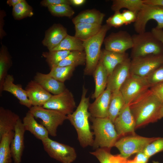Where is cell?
Wrapping results in <instances>:
<instances>
[{
  "label": "cell",
  "instance_id": "7bdbcfd3",
  "mask_svg": "<svg viewBox=\"0 0 163 163\" xmlns=\"http://www.w3.org/2000/svg\"><path fill=\"white\" fill-rule=\"evenodd\" d=\"M150 89L162 103L163 102V82L151 87Z\"/></svg>",
  "mask_w": 163,
  "mask_h": 163
},
{
  "label": "cell",
  "instance_id": "8fae6325",
  "mask_svg": "<svg viewBox=\"0 0 163 163\" xmlns=\"http://www.w3.org/2000/svg\"><path fill=\"white\" fill-rule=\"evenodd\" d=\"M150 88L144 78L130 74L120 91L126 104H129L137 97Z\"/></svg>",
  "mask_w": 163,
  "mask_h": 163
},
{
  "label": "cell",
  "instance_id": "7dc6e473",
  "mask_svg": "<svg viewBox=\"0 0 163 163\" xmlns=\"http://www.w3.org/2000/svg\"><path fill=\"white\" fill-rule=\"evenodd\" d=\"M71 5L75 6H80L84 4L85 0H69Z\"/></svg>",
  "mask_w": 163,
  "mask_h": 163
},
{
  "label": "cell",
  "instance_id": "4fadbf2b",
  "mask_svg": "<svg viewBox=\"0 0 163 163\" xmlns=\"http://www.w3.org/2000/svg\"><path fill=\"white\" fill-rule=\"evenodd\" d=\"M104 43L105 49L119 53H124L133 45L132 36L125 30L112 33L105 37Z\"/></svg>",
  "mask_w": 163,
  "mask_h": 163
},
{
  "label": "cell",
  "instance_id": "30bf717a",
  "mask_svg": "<svg viewBox=\"0 0 163 163\" xmlns=\"http://www.w3.org/2000/svg\"><path fill=\"white\" fill-rule=\"evenodd\" d=\"M42 141L44 150L51 158L62 163H72L77 158L75 149L48 137Z\"/></svg>",
  "mask_w": 163,
  "mask_h": 163
},
{
  "label": "cell",
  "instance_id": "603a6c76",
  "mask_svg": "<svg viewBox=\"0 0 163 163\" xmlns=\"http://www.w3.org/2000/svg\"><path fill=\"white\" fill-rule=\"evenodd\" d=\"M22 123L25 130L29 131L37 139L42 141L49 137L47 129L41 124L37 122L29 110L24 117Z\"/></svg>",
  "mask_w": 163,
  "mask_h": 163
},
{
  "label": "cell",
  "instance_id": "7402d4cb",
  "mask_svg": "<svg viewBox=\"0 0 163 163\" xmlns=\"http://www.w3.org/2000/svg\"><path fill=\"white\" fill-rule=\"evenodd\" d=\"M128 58V54L126 53H119L104 49L101 50L100 59L106 69L109 76L118 65Z\"/></svg>",
  "mask_w": 163,
  "mask_h": 163
},
{
  "label": "cell",
  "instance_id": "cb8c5ba5",
  "mask_svg": "<svg viewBox=\"0 0 163 163\" xmlns=\"http://www.w3.org/2000/svg\"><path fill=\"white\" fill-rule=\"evenodd\" d=\"M20 118L11 110L0 107V138L5 134L14 131L16 125Z\"/></svg>",
  "mask_w": 163,
  "mask_h": 163
},
{
  "label": "cell",
  "instance_id": "816d5d0a",
  "mask_svg": "<svg viewBox=\"0 0 163 163\" xmlns=\"http://www.w3.org/2000/svg\"><path fill=\"white\" fill-rule=\"evenodd\" d=\"M152 163H160L158 161H152Z\"/></svg>",
  "mask_w": 163,
  "mask_h": 163
},
{
  "label": "cell",
  "instance_id": "681fc988",
  "mask_svg": "<svg viewBox=\"0 0 163 163\" xmlns=\"http://www.w3.org/2000/svg\"><path fill=\"white\" fill-rule=\"evenodd\" d=\"M163 118V102L162 103L159 110L158 116V120Z\"/></svg>",
  "mask_w": 163,
  "mask_h": 163
},
{
  "label": "cell",
  "instance_id": "e575fe53",
  "mask_svg": "<svg viewBox=\"0 0 163 163\" xmlns=\"http://www.w3.org/2000/svg\"><path fill=\"white\" fill-rule=\"evenodd\" d=\"M68 50H55L43 52L42 56L46 60L50 69L57 64L65 58L71 52Z\"/></svg>",
  "mask_w": 163,
  "mask_h": 163
},
{
  "label": "cell",
  "instance_id": "484cf974",
  "mask_svg": "<svg viewBox=\"0 0 163 163\" xmlns=\"http://www.w3.org/2000/svg\"><path fill=\"white\" fill-rule=\"evenodd\" d=\"M105 14L95 9L87 10L79 13L72 19L75 25L80 23L101 25Z\"/></svg>",
  "mask_w": 163,
  "mask_h": 163
},
{
  "label": "cell",
  "instance_id": "d6a6232c",
  "mask_svg": "<svg viewBox=\"0 0 163 163\" xmlns=\"http://www.w3.org/2000/svg\"><path fill=\"white\" fill-rule=\"evenodd\" d=\"M143 4V0H113L111 8L114 12L125 8L137 14Z\"/></svg>",
  "mask_w": 163,
  "mask_h": 163
},
{
  "label": "cell",
  "instance_id": "5bb4252c",
  "mask_svg": "<svg viewBox=\"0 0 163 163\" xmlns=\"http://www.w3.org/2000/svg\"><path fill=\"white\" fill-rule=\"evenodd\" d=\"M114 124L120 137L127 134H136L135 121L129 104L125 105L116 119Z\"/></svg>",
  "mask_w": 163,
  "mask_h": 163
},
{
  "label": "cell",
  "instance_id": "ba28073f",
  "mask_svg": "<svg viewBox=\"0 0 163 163\" xmlns=\"http://www.w3.org/2000/svg\"><path fill=\"white\" fill-rule=\"evenodd\" d=\"M151 20L156 21V27L163 29V6L144 3L137 13L136 19L134 23L135 31L137 33L145 31L146 24Z\"/></svg>",
  "mask_w": 163,
  "mask_h": 163
},
{
  "label": "cell",
  "instance_id": "d4e9b609",
  "mask_svg": "<svg viewBox=\"0 0 163 163\" xmlns=\"http://www.w3.org/2000/svg\"><path fill=\"white\" fill-rule=\"evenodd\" d=\"M93 75L95 84L94 91L91 96L92 99H96L106 89L108 75L107 72L100 59Z\"/></svg>",
  "mask_w": 163,
  "mask_h": 163
},
{
  "label": "cell",
  "instance_id": "7c38bea8",
  "mask_svg": "<svg viewBox=\"0 0 163 163\" xmlns=\"http://www.w3.org/2000/svg\"><path fill=\"white\" fill-rule=\"evenodd\" d=\"M42 107L59 111L67 115L74 112L76 106L73 94L66 88L60 94L52 95Z\"/></svg>",
  "mask_w": 163,
  "mask_h": 163
},
{
  "label": "cell",
  "instance_id": "5b68a950",
  "mask_svg": "<svg viewBox=\"0 0 163 163\" xmlns=\"http://www.w3.org/2000/svg\"><path fill=\"white\" fill-rule=\"evenodd\" d=\"M132 38V59L150 54L163 53V44L151 31L134 34Z\"/></svg>",
  "mask_w": 163,
  "mask_h": 163
},
{
  "label": "cell",
  "instance_id": "52a82bcc",
  "mask_svg": "<svg viewBox=\"0 0 163 163\" xmlns=\"http://www.w3.org/2000/svg\"><path fill=\"white\" fill-rule=\"evenodd\" d=\"M29 111L35 118L41 120V124L47 129L49 135L53 137L57 136L58 127L68 120L67 115L63 113L42 106H32Z\"/></svg>",
  "mask_w": 163,
  "mask_h": 163
},
{
  "label": "cell",
  "instance_id": "b9f144b4",
  "mask_svg": "<svg viewBox=\"0 0 163 163\" xmlns=\"http://www.w3.org/2000/svg\"><path fill=\"white\" fill-rule=\"evenodd\" d=\"M121 13L125 25L134 23L136 19L137 14L132 11L124 10Z\"/></svg>",
  "mask_w": 163,
  "mask_h": 163
},
{
  "label": "cell",
  "instance_id": "ab89813d",
  "mask_svg": "<svg viewBox=\"0 0 163 163\" xmlns=\"http://www.w3.org/2000/svg\"><path fill=\"white\" fill-rule=\"evenodd\" d=\"M110 149L105 148H99L90 153L95 156L100 163H112L111 159L112 154Z\"/></svg>",
  "mask_w": 163,
  "mask_h": 163
},
{
  "label": "cell",
  "instance_id": "277c9868",
  "mask_svg": "<svg viewBox=\"0 0 163 163\" xmlns=\"http://www.w3.org/2000/svg\"><path fill=\"white\" fill-rule=\"evenodd\" d=\"M111 27L106 24L102 26L95 35L83 41L86 55L85 66L84 70L85 75H93L100 59L102 44L107 32Z\"/></svg>",
  "mask_w": 163,
  "mask_h": 163
},
{
  "label": "cell",
  "instance_id": "44dd1931",
  "mask_svg": "<svg viewBox=\"0 0 163 163\" xmlns=\"http://www.w3.org/2000/svg\"><path fill=\"white\" fill-rule=\"evenodd\" d=\"M34 80L46 91L54 95L60 94L66 88L64 83L57 80L48 73L37 72Z\"/></svg>",
  "mask_w": 163,
  "mask_h": 163
},
{
  "label": "cell",
  "instance_id": "9a60e30c",
  "mask_svg": "<svg viewBox=\"0 0 163 163\" xmlns=\"http://www.w3.org/2000/svg\"><path fill=\"white\" fill-rule=\"evenodd\" d=\"M130 61L128 58L115 68L108 76L107 89L112 92L120 91L121 86L130 74Z\"/></svg>",
  "mask_w": 163,
  "mask_h": 163
},
{
  "label": "cell",
  "instance_id": "c3c4849f",
  "mask_svg": "<svg viewBox=\"0 0 163 163\" xmlns=\"http://www.w3.org/2000/svg\"><path fill=\"white\" fill-rule=\"evenodd\" d=\"M22 0H8L7 1V3L10 6L14 7L17 4H18Z\"/></svg>",
  "mask_w": 163,
  "mask_h": 163
},
{
  "label": "cell",
  "instance_id": "f546056e",
  "mask_svg": "<svg viewBox=\"0 0 163 163\" xmlns=\"http://www.w3.org/2000/svg\"><path fill=\"white\" fill-rule=\"evenodd\" d=\"M12 65L11 57L7 48L2 45L0 51V95L2 96V87L8 72Z\"/></svg>",
  "mask_w": 163,
  "mask_h": 163
},
{
  "label": "cell",
  "instance_id": "2e32d148",
  "mask_svg": "<svg viewBox=\"0 0 163 163\" xmlns=\"http://www.w3.org/2000/svg\"><path fill=\"white\" fill-rule=\"evenodd\" d=\"M25 89L33 106H43L52 96L34 80L28 83Z\"/></svg>",
  "mask_w": 163,
  "mask_h": 163
},
{
  "label": "cell",
  "instance_id": "d6986e66",
  "mask_svg": "<svg viewBox=\"0 0 163 163\" xmlns=\"http://www.w3.org/2000/svg\"><path fill=\"white\" fill-rule=\"evenodd\" d=\"M66 29L61 24H54L45 32V37L42 41L49 51L57 46L68 35Z\"/></svg>",
  "mask_w": 163,
  "mask_h": 163
},
{
  "label": "cell",
  "instance_id": "8d00e7d4",
  "mask_svg": "<svg viewBox=\"0 0 163 163\" xmlns=\"http://www.w3.org/2000/svg\"><path fill=\"white\" fill-rule=\"evenodd\" d=\"M49 11L53 16L71 18L75 14L74 11L68 4H60L51 5L47 7Z\"/></svg>",
  "mask_w": 163,
  "mask_h": 163
},
{
  "label": "cell",
  "instance_id": "f35d334b",
  "mask_svg": "<svg viewBox=\"0 0 163 163\" xmlns=\"http://www.w3.org/2000/svg\"><path fill=\"white\" fill-rule=\"evenodd\" d=\"M144 78L150 88L163 82V65Z\"/></svg>",
  "mask_w": 163,
  "mask_h": 163
},
{
  "label": "cell",
  "instance_id": "f1b7e54d",
  "mask_svg": "<svg viewBox=\"0 0 163 163\" xmlns=\"http://www.w3.org/2000/svg\"><path fill=\"white\" fill-rule=\"evenodd\" d=\"M14 133V131H11L5 134L0 138V163L12 162L11 144Z\"/></svg>",
  "mask_w": 163,
  "mask_h": 163
},
{
  "label": "cell",
  "instance_id": "4316f807",
  "mask_svg": "<svg viewBox=\"0 0 163 163\" xmlns=\"http://www.w3.org/2000/svg\"><path fill=\"white\" fill-rule=\"evenodd\" d=\"M126 104L120 91L112 92L107 118L113 123L116 119Z\"/></svg>",
  "mask_w": 163,
  "mask_h": 163
},
{
  "label": "cell",
  "instance_id": "60d3db41",
  "mask_svg": "<svg viewBox=\"0 0 163 163\" xmlns=\"http://www.w3.org/2000/svg\"><path fill=\"white\" fill-rule=\"evenodd\" d=\"M106 24L110 27L118 28L124 24L122 13L120 11H116L108 18L106 21Z\"/></svg>",
  "mask_w": 163,
  "mask_h": 163
},
{
  "label": "cell",
  "instance_id": "ee69618b",
  "mask_svg": "<svg viewBox=\"0 0 163 163\" xmlns=\"http://www.w3.org/2000/svg\"><path fill=\"white\" fill-rule=\"evenodd\" d=\"M40 3L42 6L47 7L51 5L60 4L71 5L69 0H43Z\"/></svg>",
  "mask_w": 163,
  "mask_h": 163
},
{
  "label": "cell",
  "instance_id": "d590c367",
  "mask_svg": "<svg viewBox=\"0 0 163 163\" xmlns=\"http://www.w3.org/2000/svg\"><path fill=\"white\" fill-rule=\"evenodd\" d=\"M12 14L14 19L19 20L34 14L33 9L25 0L13 7Z\"/></svg>",
  "mask_w": 163,
  "mask_h": 163
},
{
  "label": "cell",
  "instance_id": "bcb514c9",
  "mask_svg": "<svg viewBox=\"0 0 163 163\" xmlns=\"http://www.w3.org/2000/svg\"><path fill=\"white\" fill-rule=\"evenodd\" d=\"M143 1L144 4L163 6V0H143Z\"/></svg>",
  "mask_w": 163,
  "mask_h": 163
},
{
  "label": "cell",
  "instance_id": "f907efd6",
  "mask_svg": "<svg viewBox=\"0 0 163 163\" xmlns=\"http://www.w3.org/2000/svg\"><path fill=\"white\" fill-rule=\"evenodd\" d=\"M118 163H130L126 159L120 158H119Z\"/></svg>",
  "mask_w": 163,
  "mask_h": 163
},
{
  "label": "cell",
  "instance_id": "836d02e7",
  "mask_svg": "<svg viewBox=\"0 0 163 163\" xmlns=\"http://www.w3.org/2000/svg\"><path fill=\"white\" fill-rule=\"evenodd\" d=\"M75 68L71 66L54 67L50 69L48 74L57 80L64 83L72 76Z\"/></svg>",
  "mask_w": 163,
  "mask_h": 163
},
{
  "label": "cell",
  "instance_id": "4dcf8cb0",
  "mask_svg": "<svg viewBox=\"0 0 163 163\" xmlns=\"http://www.w3.org/2000/svg\"><path fill=\"white\" fill-rule=\"evenodd\" d=\"M85 62L86 55L84 51H72L65 58L53 67L71 66L75 67L84 65Z\"/></svg>",
  "mask_w": 163,
  "mask_h": 163
},
{
  "label": "cell",
  "instance_id": "8992f818",
  "mask_svg": "<svg viewBox=\"0 0 163 163\" xmlns=\"http://www.w3.org/2000/svg\"><path fill=\"white\" fill-rule=\"evenodd\" d=\"M158 137H146L135 134L123 136L116 142L114 147L120 152V155L127 159L132 155L143 152L146 146Z\"/></svg>",
  "mask_w": 163,
  "mask_h": 163
},
{
  "label": "cell",
  "instance_id": "6da1fadb",
  "mask_svg": "<svg viewBox=\"0 0 163 163\" xmlns=\"http://www.w3.org/2000/svg\"><path fill=\"white\" fill-rule=\"evenodd\" d=\"M161 103L150 88L133 100L129 105L136 129L157 121Z\"/></svg>",
  "mask_w": 163,
  "mask_h": 163
},
{
  "label": "cell",
  "instance_id": "7a4b0ae2",
  "mask_svg": "<svg viewBox=\"0 0 163 163\" xmlns=\"http://www.w3.org/2000/svg\"><path fill=\"white\" fill-rule=\"evenodd\" d=\"M88 90L84 85L80 103L76 110L67 115L68 120L75 129L81 146L84 148L92 146L94 139L93 132L90 129L89 119L91 115L88 111L89 97L86 96Z\"/></svg>",
  "mask_w": 163,
  "mask_h": 163
},
{
  "label": "cell",
  "instance_id": "e0dca14e",
  "mask_svg": "<svg viewBox=\"0 0 163 163\" xmlns=\"http://www.w3.org/2000/svg\"><path fill=\"white\" fill-rule=\"evenodd\" d=\"M26 131L20 118L15 127L14 135L11 144V150L14 163H21L24 148V134Z\"/></svg>",
  "mask_w": 163,
  "mask_h": 163
},
{
  "label": "cell",
  "instance_id": "1f68e13d",
  "mask_svg": "<svg viewBox=\"0 0 163 163\" xmlns=\"http://www.w3.org/2000/svg\"><path fill=\"white\" fill-rule=\"evenodd\" d=\"M55 50L84 51L83 41L75 36L68 34L60 44L52 51Z\"/></svg>",
  "mask_w": 163,
  "mask_h": 163
},
{
  "label": "cell",
  "instance_id": "ffe728a7",
  "mask_svg": "<svg viewBox=\"0 0 163 163\" xmlns=\"http://www.w3.org/2000/svg\"><path fill=\"white\" fill-rule=\"evenodd\" d=\"M13 75L8 74L6 77L2 87V91H6L12 94L19 100L20 104L30 108L32 106L30 101L25 89L21 85L15 84Z\"/></svg>",
  "mask_w": 163,
  "mask_h": 163
},
{
  "label": "cell",
  "instance_id": "3957f363",
  "mask_svg": "<svg viewBox=\"0 0 163 163\" xmlns=\"http://www.w3.org/2000/svg\"><path fill=\"white\" fill-rule=\"evenodd\" d=\"M92 122L91 128L95 136L92 147L94 149L99 148L110 149L114 146L120 138L114 123L107 117L100 118L90 116Z\"/></svg>",
  "mask_w": 163,
  "mask_h": 163
},
{
  "label": "cell",
  "instance_id": "9c48e42d",
  "mask_svg": "<svg viewBox=\"0 0 163 163\" xmlns=\"http://www.w3.org/2000/svg\"><path fill=\"white\" fill-rule=\"evenodd\" d=\"M163 65V53L150 54L132 59L130 74L145 77Z\"/></svg>",
  "mask_w": 163,
  "mask_h": 163
},
{
  "label": "cell",
  "instance_id": "83f0119b",
  "mask_svg": "<svg viewBox=\"0 0 163 163\" xmlns=\"http://www.w3.org/2000/svg\"><path fill=\"white\" fill-rule=\"evenodd\" d=\"M75 36L82 41L88 39L96 34L101 28V25L78 23L75 25Z\"/></svg>",
  "mask_w": 163,
  "mask_h": 163
},
{
  "label": "cell",
  "instance_id": "ac0fdd59",
  "mask_svg": "<svg viewBox=\"0 0 163 163\" xmlns=\"http://www.w3.org/2000/svg\"><path fill=\"white\" fill-rule=\"evenodd\" d=\"M112 93L110 90L106 88L93 103L90 104L88 111L91 117L100 118L107 117Z\"/></svg>",
  "mask_w": 163,
  "mask_h": 163
},
{
  "label": "cell",
  "instance_id": "74e56055",
  "mask_svg": "<svg viewBox=\"0 0 163 163\" xmlns=\"http://www.w3.org/2000/svg\"><path fill=\"white\" fill-rule=\"evenodd\" d=\"M163 151V137L158 138L149 144L143 151L149 158Z\"/></svg>",
  "mask_w": 163,
  "mask_h": 163
},
{
  "label": "cell",
  "instance_id": "f6af8a7d",
  "mask_svg": "<svg viewBox=\"0 0 163 163\" xmlns=\"http://www.w3.org/2000/svg\"><path fill=\"white\" fill-rule=\"evenodd\" d=\"M151 31L158 40L163 44V30L156 27L152 28Z\"/></svg>",
  "mask_w": 163,
  "mask_h": 163
}]
</instances>
